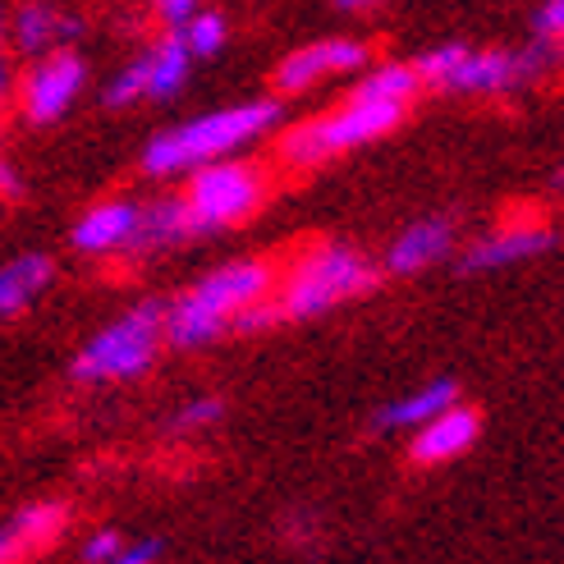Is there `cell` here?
Segmentation results:
<instances>
[{
    "label": "cell",
    "mask_w": 564,
    "mask_h": 564,
    "mask_svg": "<svg viewBox=\"0 0 564 564\" xmlns=\"http://www.w3.org/2000/svg\"><path fill=\"white\" fill-rule=\"evenodd\" d=\"M271 294H275V271L267 262H230L212 271L207 280H197L175 307H165V340L175 349H197L230 330V322L243 307Z\"/></svg>",
    "instance_id": "1"
},
{
    "label": "cell",
    "mask_w": 564,
    "mask_h": 564,
    "mask_svg": "<svg viewBox=\"0 0 564 564\" xmlns=\"http://www.w3.org/2000/svg\"><path fill=\"white\" fill-rule=\"evenodd\" d=\"M560 46L538 42L528 51H468V46H436L413 65L422 83L445 93H468V97H496L538 83L555 65Z\"/></svg>",
    "instance_id": "2"
},
{
    "label": "cell",
    "mask_w": 564,
    "mask_h": 564,
    "mask_svg": "<svg viewBox=\"0 0 564 564\" xmlns=\"http://www.w3.org/2000/svg\"><path fill=\"white\" fill-rule=\"evenodd\" d=\"M275 120H280L275 101H248V106H230V110H212L203 120H188L171 133L152 138L143 165L152 175H175V171H188V165L220 161L230 148H243L248 138H258Z\"/></svg>",
    "instance_id": "3"
},
{
    "label": "cell",
    "mask_w": 564,
    "mask_h": 564,
    "mask_svg": "<svg viewBox=\"0 0 564 564\" xmlns=\"http://www.w3.org/2000/svg\"><path fill=\"white\" fill-rule=\"evenodd\" d=\"M372 285H377V267L362 252L345 243H322L307 258H299L290 280L275 290V307L280 317H317V313H330L335 303L368 294Z\"/></svg>",
    "instance_id": "4"
},
{
    "label": "cell",
    "mask_w": 564,
    "mask_h": 564,
    "mask_svg": "<svg viewBox=\"0 0 564 564\" xmlns=\"http://www.w3.org/2000/svg\"><path fill=\"white\" fill-rule=\"evenodd\" d=\"M409 116V101H381V97H368L358 93L335 110V116H322V120H307L299 124L294 133H285V143H280V156L290 165H322L340 152H354L362 143H372V138L390 133Z\"/></svg>",
    "instance_id": "5"
},
{
    "label": "cell",
    "mask_w": 564,
    "mask_h": 564,
    "mask_svg": "<svg viewBox=\"0 0 564 564\" xmlns=\"http://www.w3.org/2000/svg\"><path fill=\"white\" fill-rule=\"evenodd\" d=\"M165 345V307L143 303L124 313L120 322H110L101 335H93L88 349L74 358V377L78 381H129L143 377L156 354Z\"/></svg>",
    "instance_id": "6"
},
{
    "label": "cell",
    "mask_w": 564,
    "mask_h": 564,
    "mask_svg": "<svg viewBox=\"0 0 564 564\" xmlns=\"http://www.w3.org/2000/svg\"><path fill=\"white\" fill-rule=\"evenodd\" d=\"M262 175L252 165H235V161H207L197 165V175L184 193V207L193 216V235L203 230H225V225H239L243 216L258 212L262 203Z\"/></svg>",
    "instance_id": "7"
},
{
    "label": "cell",
    "mask_w": 564,
    "mask_h": 564,
    "mask_svg": "<svg viewBox=\"0 0 564 564\" xmlns=\"http://www.w3.org/2000/svg\"><path fill=\"white\" fill-rule=\"evenodd\" d=\"M83 78H88V69H83L78 55H69V51L42 55V65L28 74V83H23V110H28V120H33V124L61 120L65 110H69V101L78 97Z\"/></svg>",
    "instance_id": "8"
},
{
    "label": "cell",
    "mask_w": 564,
    "mask_h": 564,
    "mask_svg": "<svg viewBox=\"0 0 564 564\" xmlns=\"http://www.w3.org/2000/svg\"><path fill=\"white\" fill-rule=\"evenodd\" d=\"M368 65V46L362 42H345V37H330V42H313V46H299L294 55H285L275 69V88L280 93H303L313 83L330 78V74H354Z\"/></svg>",
    "instance_id": "9"
},
{
    "label": "cell",
    "mask_w": 564,
    "mask_h": 564,
    "mask_svg": "<svg viewBox=\"0 0 564 564\" xmlns=\"http://www.w3.org/2000/svg\"><path fill=\"white\" fill-rule=\"evenodd\" d=\"M69 528V510L55 500L42 505H23L19 514H10L0 523V564H28L42 551H51L61 542V532Z\"/></svg>",
    "instance_id": "10"
},
{
    "label": "cell",
    "mask_w": 564,
    "mask_h": 564,
    "mask_svg": "<svg viewBox=\"0 0 564 564\" xmlns=\"http://www.w3.org/2000/svg\"><path fill=\"white\" fill-rule=\"evenodd\" d=\"M546 248H555V230L546 220H510L468 248L464 271H500V267H514L528 258H542Z\"/></svg>",
    "instance_id": "11"
},
{
    "label": "cell",
    "mask_w": 564,
    "mask_h": 564,
    "mask_svg": "<svg viewBox=\"0 0 564 564\" xmlns=\"http://www.w3.org/2000/svg\"><path fill=\"white\" fill-rule=\"evenodd\" d=\"M477 432H482V417H477L473 409H464V404H449L445 413H436L432 422H422V427L413 432L409 455H413V464H422V468L449 464V459L468 455L473 441H477Z\"/></svg>",
    "instance_id": "12"
},
{
    "label": "cell",
    "mask_w": 564,
    "mask_h": 564,
    "mask_svg": "<svg viewBox=\"0 0 564 564\" xmlns=\"http://www.w3.org/2000/svg\"><path fill=\"white\" fill-rule=\"evenodd\" d=\"M449 248H455V225L432 216V220H417L409 230L390 243L386 252V267L394 275H413V271H427L436 267L441 258H449Z\"/></svg>",
    "instance_id": "13"
},
{
    "label": "cell",
    "mask_w": 564,
    "mask_h": 564,
    "mask_svg": "<svg viewBox=\"0 0 564 564\" xmlns=\"http://www.w3.org/2000/svg\"><path fill=\"white\" fill-rule=\"evenodd\" d=\"M449 404H459V390L455 381H427L417 386L413 394H404V400H394L377 413V427L381 432H417L422 422H432L436 413H445Z\"/></svg>",
    "instance_id": "14"
},
{
    "label": "cell",
    "mask_w": 564,
    "mask_h": 564,
    "mask_svg": "<svg viewBox=\"0 0 564 564\" xmlns=\"http://www.w3.org/2000/svg\"><path fill=\"white\" fill-rule=\"evenodd\" d=\"M133 230H138V207L129 203H101L93 207L74 225V248L83 252H110V248H124L133 243Z\"/></svg>",
    "instance_id": "15"
},
{
    "label": "cell",
    "mask_w": 564,
    "mask_h": 564,
    "mask_svg": "<svg viewBox=\"0 0 564 564\" xmlns=\"http://www.w3.org/2000/svg\"><path fill=\"white\" fill-rule=\"evenodd\" d=\"M193 235V216L184 207V197H161V203H152L148 212H138V230H133V243L138 252L148 248H165V243H180Z\"/></svg>",
    "instance_id": "16"
},
{
    "label": "cell",
    "mask_w": 564,
    "mask_h": 564,
    "mask_svg": "<svg viewBox=\"0 0 564 564\" xmlns=\"http://www.w3.org/2000/svg\"><path fill=\"white\" fill-rule=\"evenodd\" d=\"M46 280H51V258H42V252H23L19 262H10L0 271V317L23 313L46 290Z\"/></svg>",
    "instance_id": "17"
},
{
    "label": "cell",
    "mask_w": 564,
    "mask_h": 564,
    "mask_svg": "<svg viewBox=\"0 0 564 564\" xmlns=\"http://www.w3.org/2000/svg\"><path fill=\"white\" fill-rule=\"evenodd\" d=\"M74 33H78V23L55 14L51 6H42V0H28V6H19V14H14V42L33 55L55 46V42H69Z\"/></svg>",
    "instance_id": "18"
},
{
    "label": "cell",
    "mask_w": 564,
    "mask_h": 564,
    "mask_svg": "<svg viewBox=\"0 0 564 564\" xmlns=\"http://www.w3.org/2000/svg\"><path fill=\"white\" fill-rule=\"evenodd\" d=\"M152 93L148 97H171V93H180V83H184V74H188V42H184V33H175V37H165L152 55Z\"/></svg>",
    "instance_id": "19"
},
{
    "label": "cell",
    "mask_w": 564,
    "mask_h": 564,
    "mask_svg": "<svg viewBox=\"0 0 564 564\" xmlns=\"http://www.w3.org/2000/svg\"><path fill=\"white\" fill-rule=\"evenodd\" d=\"M148 93H152V61H138L106 88V106H133L138 97H148Z\"/></svg>",
    "instance_id": "20"
},
{
    "label": "cell",
    "mask_w": 564,
    "mask_h": 564,
    "mask_svg": "<svg viewBox=\"0 0 564 564\" xmlns=\"http://www.w3.org/2000/svg\"><path fill=\"white\" fill-rule=\"evenodd\" d=\"M220 413H225V404L220 400H193V404H184L175 417H171V436H193V432H203V427H212V422H220Z\"/></svg>",
    "instance_id": "21"
},
{
    "label": "cell",
    "mask_w": 564,
    "mask_h": 564,
    "mask_svg": "<svg viewBox=\"0 0 564 564\" xmlns=\"http://www.w3.org/2000/svg\"><path fill=\"white\" fill-rule=\"evenodd\" d=\"M184 42H188V55H212V51L225 42V23H220L216 14L188 19V23H184Z\"/></svg>",
    "instance_id": "22"
},
{
    "label": "cell",
    "mask_w": 564,
    "mask_h": 564,
    "mask_svg": "<svg viewBox=\"0 0 564 564\" xmlns=\"http://www.w3.org/2000/svg\"><path fill=\"white\" fill-rule=\"evenodd\" d=\"M124 532L120 528H97L88 542H83V564H106V560H116L124 551Z\"/></svg>",
    "instance_id": "23"
},
{
    "label": "cell",
    "mask_w": 564,
    "mask_h": 564,
    "mask_svg": "<svg viewBox=\"0 0 564 564\" xmlns=\"http://www.w3.org/2000/svg\"><path fill=\"white\" fill-rule=\"evenodd\" d=\"M532 28H538V42H564V0H546V6L538 10V19H532Z\"/></svg>",
    "instance_id": "24"
},
{
    "label": "cell",
    "mask_w": 564,
    "mask_h": 564,
    "mask_svg": "<svg viewBox=\"0 0 564 564\" xmlns=\"http://www.w3.org/2000/svg\"><path fill=\"white\" fill-rule=\"evenodd\" d=\"M156 555H161L156 542H129L116 560H106V564H156Z\"/></svg>",
    "instance_id": "25"
},
{
    "label": "cell",
    "mask_w": 564,
    "mask_h": 564,
    "mask_svg": "<svg viewBox=\"0 0 564 564\" xmlns=\"http://www.w3.org/2000/svg\"><path fill=\"white\" fill-rule=\"evenodd\" d=\"M193 6L197 0H156V10H161V19L171 23V28H184L188 19H193Z\"/></svg>",
    "instance_id": "26"
},
{
    "label": "cell",
    "mask_w": 564,
    "mask_h": 564,
    "mask_svg": "<svg viewBox=\"0 0 564 564\" xmlns=\"http://www.w3.org/2000/svg\"><path fill=\"white\" fill-rule=\"evenodd\" d=\"M0 193H19V180H14V171H10V165H0Z\"/></svg>",
    "instance_id": "27"
},
{
    "label": "cell",
    "mask_w": 564,
    "mask_h": 564,
    "mask_svg": "<svg viewBox=\"0 0 564 564\" xmlns=\"http://www.w3.org/2000/svg\"><path fill=\"white\" fill-rule=\"evenodd\" d=\"M345 10H362V6H377V0H340Z\"/></svg>",
    "instance_id": "28"
},
{
    "label": "cell",
    "mask_w": 564,
    "mask_h": 564,
    "mask_svg": "<svg viewBox=\"0 0 564 564\" xmlns=\"http://www.w3.org/2000/svg\"><path fill=\"white\" fill-rule=\"evenodd\" d=\"M6 83H10V69H6V61H0V93H6Z\"/></svg>",
    "instance_id": "29"
},
{
    "label": "cell",
    "mask_w": 564,
    "mask_h": 564,
    "mask_svg": "<svg viewBox=\"0 0 564 564\" xmlns=\"http://www.w3.org/2000/svg\"><path fill=\"white\" fill-rule=\"evenodd\" d=\"M0 42H6V14H0Z\"/></svg>",
    "instance_id": "30"
}]
</instances>
